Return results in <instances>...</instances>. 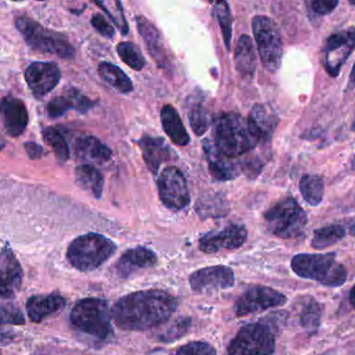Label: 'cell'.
<instances>
[{"mask_svg":"<svg viewBox=\"0 0 355 355\" xmlns=\"http://www.w3.org/2000/svg\"><path fill=\"white\" fill-rule=\"evenodd\" d=\"M178 308L176 297L162 290H144L123 296L112 306V319L122 331H145L166 323Z\"/></svg>","mask_w":355,"mask_h":355,"instance_id":"cell-1","label":"cell"},{"mask_svg":"<svg viewBox=\"0 0 355 355\" xmlns=\"http://www.w3.org/2000/svg\"><path fill=\"white\" fill-rule=\"evenodd\" d=\"M213 141L221 153L232 159L250 153L259 144L264 143L248 119L235 112L223 114L217 119Z\"/></svg>","mask_w":355,"mask_h":355,"instance_id":"cell-2","label":"cell"},{"mask_svg":"<svg viewBox=\"0 0 355 355\" xmlns=\"http://www.w3.org/2000/svg\"><path fill=\"white\" fill-rule=\"evenodd\" d=\"M336 258L335 252L296 254L292 259L291 268L302 279L318 282L325 287H341L347 279V270Z\"/></svg>","mask_w":355,"mask_h":355,"instance_id":"cell-3","label":"cell"},{"mask_svg":"<svg viewBox=\"0 0 355 355\" xmlns=\"http://www.w3.org/2000/svg\"><path fill=\"white\" fill-rule=\"evenodd\" d=\"M116 250V243L110 238L100 234H85L69 245L67 259L77 270L89 272L103 265Z\"/></svg>","mask_w":355,"mask_h":355,"instance_id":"cell-4","label":"cell"},{"mask_svg":"<svg viewBox=\"0 0 355 355\" xmlns=\"http://www.w3.org/2000/svg\"><path fill=\"white\" fill-rule=\"evenodd\" d=\"M70 321L75 329L99 340H107L114 335L110 306L101 298L79 300L71 311Z\"/></svg>","mask_w":355,"mask_h":355,"instance_id":"cell-5","label":"cell"},{"mask_svg":"<svg viewBox=\"0 0 355 355\" xmlns=\"http://www.w3.org/2000/svg\"><path fill=\"white\" fill-rule=\"evenodd\" d=\"M16 28L33 50L66 60L74 58L75 48L62 33L48 31L28 17L17 19Z\"/></svg>","mask_w":355,"mask_h":355,"instance_id":"cell-6","label":"cell"},{"mask_svg":"<svg viewBox=\"0 0 355 355\" xmlns=\"http://www.w3.org/2000/svg\"><path fill=\"white\" fill-rule=\"evenodd\" d=\"M267 230L283 239L298 237L308 225V215L294 198L279 200L264 215Z\"/></svg>","mask_w":355,"mask_h":355,"instance_id":"cell-7","label":"cell"},{"mask_svg":"<svg viewBox=\"0 0 355 355\" xmlns=\"http://www.w3.org/2000/svg\"><path fill=\"white\" fill-rule=\"evenodd\" d=\"M275 352V334L262 322L242 327L227 346L229 355H272Z\"/></svg>","mask_w":355,"mask_h":355,"instance_id":"cell-8","label":"cell"},{"mask_svg":"<svg viewBox=\"0 0 355 355\" xmlns=\"http://www.w3.org/2000/svg\"><path fill=\"white\" fill-rule=\"evenodd\" d=\"M252 26L263 66L269 72H277L283 58V42L277 24L268 17L256 16Z\"/></svg>","mask_w":355,"mask_h":355,"instance_id":"cell-9","label":"cell"},{"mask_svg":"<svg viewBox=\"0 0 355 355\" xmlns=\"http://www.w3.org/2000/svg\"><path fill=\"white\" fill-rule=\"evenodd\" d=\"M286 302L287 297L281 292L266 286H254L238 298L235 312L238 317L248 316L284 306Z\"/></svg>","mask_w":355,"mask_h":355,"instance_id":"cell-10","label":"cell"},{"mask_svg":"<svg viewBox=\"0 0 355 355\" xmlns=\"http://www.w3.org/2000/svg\"><path fill=\"white\" fill-rule=\"evenodd\" d=\"M355 49V27L334 33L325 42L324 67L329 76L337 77Z\"/></svg>","mask_w":355,"mask_h":355,"instance_id":"cell-11","label":"cell"},{"mask_svg":"<svg viewBox=\"0 0 355 355\" xmlns=\"http://www.w3.org/2000/svg\"><path fill=\"white\" fill-rule=\"evenodd\" d=\"M158 191L164 206L172 210H181L189 202L187 182L176 166H168L158 178Z\"/></svg>","mask_w":355,"mask_h":355,"instance_id":"cell-12","label":"cell"},{"mask_svg":"<svg viewBox=\"0 0 355 355\" xmlns=\"http://www.w3.org/2000/svg\"><path fill=\"white\" fill-rule=\"evenodd\" d=\"M235 284L233 270L227 266H212L194 271L189 277V285L196 293H211L232 288Z\"/></svg>","mask_w":355,"mask_h":355,"instance_id":"cell-13","label":"cell"},{"mask_svg":"<svg viewBox=\"0 0 355 355\" xmlns=\"http://www.w3.org/2000/svg\"><path fill=\"white\" fill-rule=\"evenodd\" d=\"M248 239V231L244 225H231L223 231L210 232L200 240V250L207 254L223 250H237Z\"/></svg>","mask_w":355,"mask_h":355,"instance_id":"cell-14","label":"cell"},{"mask_svg":"<svg viewBox=\"0 0 355 355\" xmlns=\"http://www.w3.org/2000/svg\"><path fill=\"white\" fill-rule=\"evenodd\" d=\"M25 80L35 97H44L55 89L60 71L54 62H33L25 71Z\"/></svg>","mask_w":355,"mask_h":355,"instance_id":"cell-15","label":"cell"},{"mask_svg":"<svg viewBox=\"0 0 355 355\" xmlns=\"http://www.w3.org/2000/svg\"><path fill=\"white\" fill-rule=\"evenodd\" d=\"M23 283V270L10 248L0 252V297L12 300L20 291Z\"/></svg>","mask_w":355,"mask_h":355,"instance_id":"cell-16","label":"cell"},{"mask_svg":"<svg viewBox=\"0 0 355 355\" xmlns=\"http://www.w3.org/2000/svg\"><path fill=\"white\" fill-rule=\"evenodd\" d=\"M0 116L4 128L10 137H18L28 125V110L24 102L18 98L8 96L0 101Z\"/></svg>","mask_w":355,"mask_h":355,"instance_id":"cell-17","label":"cell"},{"mask_svg":"<svg viewBox=\"0 0 355 355\" xmlns=\"http://www.w3.org/2000/svg\"><path fill=\"white\" fill-rule=\"evenodd\" d=\"M204 151L208 162L210 174L219 181H227L238 177L241 173V166L236 159L227 157L221 153L213 139L204 141Z\"/></svg>","mask_w":355,"mask_h":355,"instance_id":"cell-18","label":"cell"},{"mask_svg":"<svg viewBox=\"0 0 355 355\" xmlns=\"http://www.w3.org/2000/svg\"><path fill=\"white\" fill-rule=\"evenodd\" d=\"M67 306V300L58 293L33 295L26 302V313L31 322L41 323L45 319L62 312Z\"/></svg>","mask_w":355,"mask_h":355,"instance_id":"cell-19","label":"cell"},{"mask_svg":"<svg viewBox=\"0 0 355 355\" xmlns=\"http://www.w3.org/2000/svg\"><path fill=\"white\" fill-rule=\"evenodd\" d=\"M156 262H157V257L155 252L143 246H139V248L127 250L119 259L116 264V271L119 277L127 279L137 270L154 266Z\"/></svg>","mask_w":355,"mask_h":355,"instance_id":"cell-20","label":"cell"},{"mask_svg":"<svg viewBox=\"0 0 355 355\" xmlns=\"http://www.w3.org/2000/svg\"><path fill=\"white\" fill-rule=\"evenodd\" d=\"M146 166L152 174L156 175L160 166L172 159L173 152L162 137H151L145 135L139 141Z\"/></svg>","mask_w":355,"mask_h":355,"instance_id":"cell-21","label":"cell"},{"mask_svg":"<svg viewBox=\"0 0 355 355\" xmlns=\"http://www.w3.org/2000/svg\"><path fill=\"white\" fill-rule=\"evenodd\" d=\"M135 21L137 23L139 35L143 37L152 58L160 67H168V54H166L159 31L156 28L155 25L151 21L148 20L145 17L137 16Z\"/></svg>","mask_w":355,"mask_h":355,"instance_id":"cell-22","label":"cell"},{"mask_svg":"<svg viewBox=\"0 0 355 355\" xmlns=\"http://www.w3.org/2000/svg\"><path fill=\"white\" fill-rule=\"evenodd\" d=\"M75 155L85 162L102 164L112 159V152L97 137L83 135L78 137L74 145Z\"/></svg>","mask_w":355,"mask_h":355,"instance_id":"cell-23","label":"cell"},{"mask_svg":"<svg viewBox=\"0 0 355 355\" xmlns=\"http://www.w3.org/2000/svg\"><path fill=\"white\" fill-rule=\"evenodd\" d=\"M160 116H162V124L164 132L168 135L173 143L178 146H186L189 144V135H188L179 114L172 105L164 106Z\"/></svg>","mask_w":355,"mask_h":355,"instance_id":"cell-24","label":"cell"},{"mask_svg":"<svg viewBox=\"0 0 355 355\" xmlns=\"http://www.w3.org/2000/svg\"><path fill=\"white\" fill-rule=\"evenodd\" d=\"M248 121L264 143L269 141L277 128L279 119L266 106L257 104L250 112Z\"/></svg>","mask_w":355,"mask_h":355,"instance_id":"cell-25","label":"cell"},{"mask_svg":"<svg viewBox=\"0 0 355 355\" xmlns=\"http://www.w3.org/2000/svg\"><path fill=\"white\" fill-rule=\"evenodd\" d=\"M236 69L242 76H252L256 70L257 60L254 44L248 35L238 40L235 50Z\"/></svg>","mask_w":355,"mask_h":355,"instance_id":"cell-26","label":"cell"},{"mask_svg":"<svg viewBox=\"0 0 355 355\" xmlns=\"http://www.w3.org/2000/svg\"><path fill=\"white\" fill-rule=\"evenodd\" d=\"M77 184L94 198H100L103 192L104 179L101 173L91 164H83L75 170Z\"/></svg>","mask_w":355,"mask_h":355,"instance_id":"cell-27","label":"cell"},{"mask_svg":"<svg viewBox=\"0 0 355 355\" xmlns=\"http://www.w3.org/2000/svg\"><path fill=\"white\" fill-rule=\"evenodd\" d=\"M98 72L105 83L120 93L127 94L133 91L132 81L116 64L107 62H101L98 68Z\"/></svg>","mask_w":355,"mask_h":355,"instance_id":"cell-28","label":"cell"},{"mask_svg":"<svg viewBox=\"0 0 355 355\" xmlns=\"http://www.w3.org/2000/svg\"><path fill=\"white\" fill-rule=\"evenodd\" d=\"M302 198L311 206H318L324 196V181L319 175H304L300 182Z\"/></svg>","mask_w":355,"mask_h":355,"instance_id":"cell-29","label":"cell"},{"mask_svg":"<svg viewBox=\"0 0 355 355\" xmlns=\"http://www.w3.org/2000/svg\"><path fill=\"white\" fill-rule=\"evenodd\" d=\"M346 236L345 227L340 225H327V227H320L314 232L313 236L312 248L315 250H324L329 246L335 245L336 243L343 239Z\"/></svg>","mask_w":355,"mask_h":355,"instance_id":"cell-30","label":"cell"},{"mask_svg":"<svg viewBox=\"0 0 355 355\" xmlns=\"http://www.w3.org/2000/svg\"><path fill=\"white\" fill-rule=\"evenodd\" d=\"M93 1L105 12L123 35H126L129 33L128 22L125 18L124 10L120 0H93Z\"/></svg>","mask_w":355,"mask_h":355,"instance_id":"cell-31","label":"cell"},{"mask_svg":"<svg viewBox=\"0 0 355 355\" xmlns=\"http://www.w3.org/2000/svg\"><path fill=\"white\" fill-rule=\"evenodd\" d=\"M322 308L321 304L314 298H310L302 308L300 315V323L304 331L310 334L316 333L321 324V316H322Z\"/></svg>","mask_w":355,"mask_h":355,"instance_id":"cell-32","label":"cell"},{"mask_svg":"<svg viewBox=\"0 0 355 355\" xmlns=\"http://www.w3.org/2000/svg\"><path fill=\"white\" fill-rule=\"evenodd\" d=\"M116 51L121 60L135 71H141L145 67L146 60L139 48L130 42H122L116 46Z\"/></svg>","mask_w":355,"mask_h":355,"instance_id":"cell-33","label":"cell"},{"mask_svg":"<svg viewBox=\"0 0 355 355\" xmlns=\"http://www.w3.org/2000/svg\"><path fill=\"white\" fill-rule=\"evenodd\" d=\"M44 139L51 147L58 162H66L70 156L68 144L64 135L55 128L48 127L43 131Z\"/></svg>","mask_w":355,"mask_h":355,"instance_id":"cell-34","label":"cell"},{"mask_svg":"<svg viewBox=\"0 0 355 355\" xmlns=\"http://www.w3.org/2000/svg\"><path fill=\"white\" fill-rule=\"evenodd\" d=\"M214 12L221 31H223L225 47L227 50H230L232 40V15L227 2L225 0H216L215 1Z\"/></svg>","mask_w":355,"mask_h":355,"instance_id":"cell-35","label":"cell"},{"mask_svg":"<svg viewBox=\"0 0 355 355\" xmlns=\"http://www.w3.org/2000/svg\"><path fill=\"white\" fill-rule=\"evenodd\" d=\"M189 124L198 137L204 135L210 128V114L202 105H194L189 112Z\"/></svg>","mask_w":355,"mask_h":355,"instance_id":"cell-36","label":"cell"},{"mask_svg":"<svg viewBox=\"0 0 355 355\" xmlns=\"http://www.w3.org/2000/svg\"><path fill=\"white\" fill-rule=\"evenodd\" d=\"M72 108L76 110L75 89H71L68 96H60V97H56L51 100L47 106L48 116L52 119L60 118Z\"/></svg>","mask_w":355,"mask_h":355,"instance_id":"cell-37","label":"cell"},{"mask_svg":"<svg viewBox=\"0 0 355 355\" xmlns=\"http://www.w3.org/2000/svg\"><path fill=\"white\" fill-rule=\"evenodd\" d=\"M0 324H25L24 315L17 304L0 300Z\"/></svg>","mask_w":355,"mask_h":355,"instance_id":"cell-38","label":"cell"},{"mask_svg":"<svg viewBox=\"0 0 355 355\" xmlns=\"http://www.w3.org/2000/svg\"><path fill=\"white\" fill-rule=\"evenodd\" d=\"M190 325H191V319L188 317L177 319L159 336L158 339L164 343H172V342L177 341L187 334Z\"/></svg>","mask_w":355,"mask_h":355,"instance_id":"cell-39","label":"cell"},{"mask_svg":"<svg viewBox=\"0 0 355 355\" xmlns=\"http://www.w3.org/2000/svg\"><path fill=\"white\" fill-rule=\"evenodd\" d=\"M177 355H216V350L206 342L194 341L181 346L177 350Z\"/></svg>","mask_w":355,"mask_h":355,"instance_id":"cell-40","label":"cell"},{"mask_svg":"<svg viewBox=\"0 0 355 355\" xmlns=\"http://www.w3.org/2000/svg\"><path fill=\"white\" fill-rule=\"evenodd\" d=\"M91 23L94 28H95L100 35H103V37H108V39H112V37H114V27H112V23L106 20L103 15H94Z\"/></svg>","mask_w":355,"mask_h":355,"instance_id":"cell-41","label":"cell"},{"mask_svg":"<svg viewBox=\"0 0 355 355\" xmlns=\"http://www.w3.org/2000/svg\"><path fill=\"white\" fill-rule=\"evenodd\" d=\"M340 0H311L313 10L319 15L331 14L339 4Z\"/></svg>","mask_w":355,"mask_h":355,"instance_id":"cell-42","label":"cell"},{"mask_svg":"<svg viewBox=\"0 0 355 355\" xmlns=\"http://www.w3.org/2000/svg\"><path fill=\"white\" fill-rule=\"evenodd\" d=\"M25 150L31 159H40L43 156L44 149L35 143L25 144Z\"/></svg>","mask_w":355,"mask_h":355,"instance_id":"cell-43","label":"cell"},{"mask_svg":"<svg viewBox=\"0 0 355 355\" xmlns=\"http://www.w3.org/2000/svg\"><path fill=\"white\" fill-rule=\"evenodd\" d=\"M1 325L2 324H0V345L10 343L12 340V333H10L12 331H6Z\"/></svg>","mask_w":355,"mask_h":355,"instance_id":"cell-44","label":"cell"},{"mask_svg":"<svg viewBox=\"0 0 355 355\" xmlns=\"http://www.w3.org/2000/svg\"><path fill=\"white\" fill-rule=\"evenodd\" d=\"M349 302L350 304L355 309V285L352 287V289L350 290Z\"/></svg>","mask_w":355,"mask_h":355,"instance_id":"cell-45","label":"cell"},{"mask_svg":"<svg viewBox=\"0 0 355 355\" xmlns=\"http://www.w3.org/2000/svg\"><path fill=\"white\" fill-rule=\"evenodd\" d=\"M350 83L355 87V62L354 68H352V74H350Z\"/></svg>","mask_w":355,"mask_h":355,"instance_id":"cell-46","label":"cell"},{"mask_svg":"<svg viewBox=\"0 0 355 355\" xmlns=\"http://www.w3.org/2000/svg\"><path fill=\"white\" fill-rule=\"evenodd\" d=\"M349 232L352 235H355V221L352 225H350Z\"/></svg>","mask_w":355,"mask_h":355,"instance_id":"cell-47","label":"cell"},{"mask_svg":"<svg viewBox=\"0 0 355 355\" xmlns=\"http://www.w3.org/2000/svg\"><path fill=\"white\" fill-rule=\"evenodd\" d=\"M352 168L355 170V156L354 157V159H352Z\"/></svg>","mask_w":355,"mask_h":355,"instance_id":"cell-48","label":"cell"},{"mask_svg":"<svg viewBox=\"0 0 355 355\" xmlns=\"http://www.w3.org/2000/svg\"><path fill=\"white\" fill-rule=\"evenodd\" d=\"M349 1L350 4H352V6H355V0H348Z\"/></svg>","mask_w":355,"mask_h":355,"instance_id":"cell-49","label":"cell"},{"mask_svg":"<svg viewBox=\"0 0 355 355\" xmlns=\"http://www.w3.org/2000/svg\"><path fill=\"white\" fill-rule=\"evenodd\" d=\"M352 130L355 131V121H354V124H352Z\"/></svg>","mask_w":355,"mask_h":355,"instance_id":"cell-50","label":"cell"},{"mask_svg":"<svg viewBox=\"0 0 355 355\" xmlns=\"http://www.w3.org/2000/svg\"><path fill=\"white\" fill-rule=\"evenodd\" d=\"M12 1H22V0H12Z\"/></svg>","mask_w":355,"mask_h":355,"instance_id":"cell-51","label":"cell"},{"mask_svg":"<svg viewBox=\"0 0 355 355\" xmlns=\"http://www.w3.org/2000/svg\"><path fill=\"white\" fill-rule=\"evenodd\" d=\"M40 1H44V0H40Z\"/></svg>","mask_w":355,"mask_h":355,"instance_id":"cell-52","label":"cell"},{"mask_svg":"<svg viewBox=\"0 0 355 355\" xmlns=\"http://www.w3.org/2000/svg\"><path fill=\"white\" fill-rule=\"evenodd\" d=\"M0 355H1V354H0Z\"/></svg>","mask_w":355,"mask_h":355,"instance_id":"cell-53","label":"cell"}]
</instances>
